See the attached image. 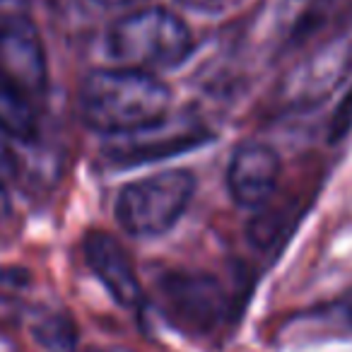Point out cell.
I'll return each instance as SVG.
<instances>
[{
  "mask_svg": "<svg viewBox=\"0 0 352 352\" xmlns=\"http://www.w3.org/2000/svg\"><path fill=\"white\" fill-rule=\"evenodd\" d=\"M78 107L89 128L123 135L169 116L171 89L147 70L102 68L82 80Z\"/></svg>",
  "mask_w": 352,
  "mask_h": 352,
  "instance_id": "obj_1",
  "label": "cell"
},
{
  "mask_svg": "<svg viewBox=\"0 0 352 352\" xmlns=\"http://www.w3.org/2000/svg\"><path fill=\"white\" fill-rule=\"evenodd\" d=\"M107 51L118 65L138 70L176 68L191 56L193 34L179 15L166 8H142L111 25Z\"/></svg>",
  "mask_w": 352,
  "mask_h": 352,
  "instance_id": "obj_2",
  "label": "cell"
},
{
  "mask_svg": "<svg viewBox=\"0 0 352 352\" xmlns=\"http://www.w3.org/2000/svg\"><path fill=\"white\" fill-rule=\"evenodd\" d=\"M196 176L188 169H164L128 184L116 198V217L133 236H157L179 222L191 206Z\"/></svg>",
  "mask_w": 352,
  "mask_h": 352,
  "instance_id": "obj_3",
  "label": "cell"
},
{
  "mask_svg": "<svg viewBox=\"0 0 352 352\" xmlns=\"http://www.w3.org/2000/svg\"><path fill=\"white\" fill-rule=\"evenodd\" d=\"M157 302L174 326L196 336L215 331L230 307L220 280L191 268L164 270L157 280Z\"/></svg>",
  "mask_w": 352,
  "mask_h": 352,
  "instance_id": "obj_4",
  "label": "cell"
},
{
  "mask_svg": "<svg viewBox=\"0 0 352 352\" xmlns=\"http://www.w3.org/2000/svg\"><path fill=\"white\" fill-rule=\"evenodd\" d=\"M208 138H210V131L198 121L162 118V121L138 128L133 133L113 135V142L107 147V157L111 160V164L121 166L147 164V162L166 160V157L201 147L203 142H208Z\"/></svg>",
  "mask_w": 352,
  "mask_h": 352,
  "instance_id": "obj_5",
  "label": "cell"
},
{
  "mask_svg": "<svg viewBox=\"0 0 352 352\" xmlns=\"http://www.w3.org/2000/svg\"><path fill=\"white\" fill-rule=\"evenodd\" d=\"M352 73V41H333L323 46L285 78L280 87L285 107L307 109L331 97Z\"/></svg>",
  "mask_w": 352,
  "mask_h": 352,
  "instance_id": "obj_6",
  "label": "cell"
},
{
  "mask_svg": "<svg viewBox=\"0 0 352 352\" xmlns=\"http://www.w3.org/2000/svg\"><path fill=\"white\" fill-rule=\"evenodd\" d=\"M0 70L27 94L44 92L49 63L39 30L27 17H8L0 25Z\"/></svg>",
  "mask_w": 352,
  "mask_h": 352,
  "instance_id": "obj_7",
  "label": "cell"
},
{
  "mask_svg": "<svg viewBox=\"0 0 352 352\" xmlns=\"http://www.w3.org/2000/svg\"><path fill=\"white\" fill-rule=\"evenodd\" d=\"M82 254L89 270L121 307L135 309L142 302V285L131 254L111 232H87L82 241Z\"/></svg>",
  "mask_w": 352,
  "mask_h": 352,
  "instance_id": "obj_8",
  "label": "cell"
},
{
  "mask_svg": "<svg viewBox=\"0 0 352 352\" xmlns=\"http://www.w3.org/2000/svg\"><path fill=\"white\" fill-rule=\"evenodd\" d=\"M280 157L263 142H241L227 164V186L239 206L258 208L273 198L280 182Z\"/></svg>",
  "mask_w": 352,
  "mask_h": 352,
  "instance_id": "obj_9",
  "label": "cell"
},
{
  "mask_svg": "<svg viewBox=\"0 0 352 352\" xmlns=\"http://www.w3.org/2000/svg\"><path fill=\"white\" fill-rule=\"evenodd\" d=\"M0 131L15 140H34L36 111L32 99L12 78L0 70Z\"/></svg>",
  "mask_w": 352,
  "mask_h": 352,
  "instance_id": "obj_10",
  "label": "cell"
},
{
  "mask_svg": "<svg viewBox=\"0 0 352 352\" xmlns=\"http://www.w3.org/2000/svg\"><path fill=\"white\" fill-rule=\"evenodd\" d=\"M34 340L46 352L78 350V326L65 314H49L34 326Z\"/></svg>",
  "mask_w": 352,
  "mask_h": 352,
  "instance_id": "obj_11",
  "label": "cell"
},
{
  "mask_svg": "<svg viewBox=\"0 0 352 352\" xmlns=\"http://www.w3.org/2000/svg\"><path fill=\"white\" fill-rule=\"evenodd\" d=\"M3 135H6V133L0 131V186L10 184L17 176V160H15V155H12L10 145L3 140Z\"/></svg>",
  "mask_w": 352,
  "mask_h": 352,
  "instance_id": "obj_12",
  "label": "cell"
},
{
  "mask_svg": "<svg viewBox=\"0 0 352 352\" xmlns=\"http://www.w3.org/2000/svg\"><path fill=\"white\" fill-rule=\"evenodd\" d=\"M104 8H126V6H135V3H142V0H94Z\"/></svg>",
  "mask_w": 352,
  "mask_h": 352,
  "instance_id": "obj_13",
  "label": "cell"
},
{
  "mask_svg": "<svg viewBox=\"0 0 352 352\" xmlns=\"http://www.w3.org/2000/svg\"><path fill=\"white\" fill-rule=\"evenodd\" d=\"M347 316H350V321H352V297L347 299Z\"/></svg>",
  "mask_w": 352,
  "mask_h": 352,
  "instance_id": "obj_14",
  "label": "cell"
}]
</instances>
